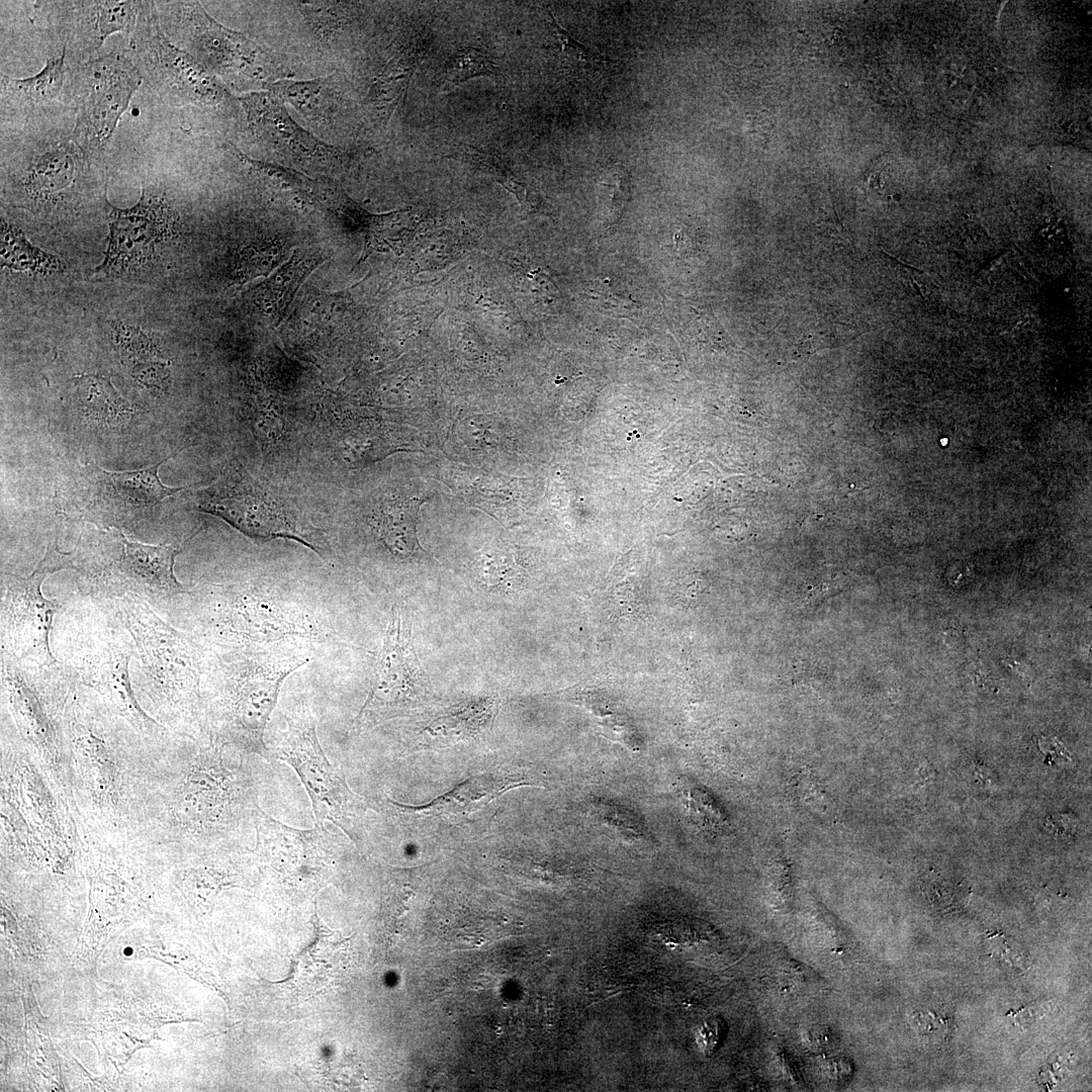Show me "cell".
Returning a JSON list of instances; mask_svg holds the SVG:
<instances>
[{"mask_svg":"<svg viewBox=\"0 0 1092 1092\" xmlns=\"http://www.w3.org/2000/svg\"><path fill=\"white\" fill-rule=\"evenodd\" d=\"M78 12L73 14L83 20L85 26L81 35H85V49L94 51L102 46L107 36L122 32L131 35L134 31L140 12L141 1H82L71 2Z\"/></svg>","mask_w":1092,"mask_h":1092,"instance_id":"obj_21","label":"cell"},{"mask_svg":"<svg viewBox=\"0 0 1092 1092\" xmlns=\"http://www.w3.org/2000/svg\"><path fill=\"white\" fill-rule=\"evenodd\" d=\"M113 612L134 641L141 659L136 686L159 722L192 739L206 736L202 678L207 648L166 623L135 595L114 599Z\"/></svg>","mask_w":1092,"mask_h":1092,"instance_id":"obj_2","label":"cell"},{"mask_svg":"<svg viewBox=\"0 0 1092 1092\" xmlns=\"http://www.w3.org/2000/svg\"><path fill=\"white\" fill-rule=\"evenodd\" d=\"M74 676L60 712L64 743L74 760L79 784L94 809L118 816L125 800L124 774L111 723L115 718L98 699H88Z\"/></svg>","mask_w":1092,"mask_h":1092,"instance_id":"obj_6","label":"cell"},{"mask_svg":"<svg viewBox=\"0 0 1092 1092\" xmlns=\"http://www.w3.org/2000/svg\"><path fill=\"white\" fill-rule=\"evenodd\" d=\"M172 455L162 461L143 469L130 471H106L92 464L89 468L99 481L129 503L138 506H153L160 504L168 496L185 489L184 486L170 487L164 485L159 477V468Z\"/></svg>","mask_w":1092,"mask_h":1092,"instance_id":"obj_22","label":"cell"},{"mask_svg":"<svg viewBox=\"0 0 1092 1092\" xmlns=\"http://www.w3.org/2000/svg\"><path fill=\"white\" fill-rule=\"evenodd\" d=\"M1046 827L1057 834H1070L1072 833L1074 823L1072 818L1067 815H1055L1053 818H1049Z\"/></svg>","mask_w":1092,"mask_h":1092,"instance_id":"obj_39","label":"cell"},{"mask_svg":"<svg viewBox=\"0 0 1092 1092\" xmlns=\"http://www.w3.org/2000/svg\"><path fill=\"white\" fill-rule=\"evenodd\" d=\"M273 758L290 765L310 800L315 824L331 821L356 845L362 840L366 804L331 764L316 734L315 719L305 702L284 715L273 738Z\"/></svg>","mask_w":1092,"mask_h":1092,"instance_id":"obj_5","label":"cell"},{"mask_svg":"<svg viewBox=\"0 0 1092 1092\" xmlns=\"http://www.w3.org/2000/svg\"><path fill=\"white\" fill-rule=\"evenodd\" d=\"M1061 126L1065 131L1071 134H1078L1081 130L1080 124L1074 120L1065 119L1063 123H1061Z\"/></svg>","mask_w":1092,"mask_h":1092,"instance_id":"obj_40","label":"cell"},{"mask_svg":"<svg viewBox=\"0 0 1092 1092\" xmlns=\"http://www.w3.org/2000/svg\"><path fill=\"white\" fill-rule=\"evenodd\" d=\"M74 141L87 160L106 150L143 76L126 57L110 54L86 63L78 75Z\"/></svg>","mask_w":1092,"mask_h":1092,"instance_id":"obj_11","label":"cell"},{"mask_svg":"<svg viewBox=\"0 0 1092 1092\" xmlns=\"http://www.w3.org/2000/svg\"><path fill=\"white\" fill-rule=\"evenodd\" d=\"M244 158L257 177L269 187L303 205L320 204V180H312L282 166L253 161L247 157Z\"/></svg>","mask_w":1092,"mask_h":1092,"instance_id":"obj_31","label":"cell"},{"mask_svg":"<svg viewBox=\"0 0 1092 1092\" xmlns=\"http://www.w3.org/2000/svg\"><path fill=\"white\" fill-rule=\"evenodd\" d=\"M429 694L410 625L394 604L369 694L354 718L351 730L361 731L402 716L426 701Z\"/></svg>","mask_w":1092,"mask_h":1092,"instance_id":"obj_10","label":"cell"},{"mask_svg":"<svg viewBox=\"0 0 1092 1092\" xmlns=\"http://www.w3.org/2000/svg\"><path fill=\"white\" fill-rule=\"evenodd\" d=\"M116 618L114 612L106 615L89 608L64 613L56 634L63 666L139 736L159 737L167 728L143 709L134 695L129 664L136 647L118 619L113 624Z\"/></svg>","mask_w":1092,"mask_h":1092,"instance_id":"obj_4","label":"cell"},{"mask_svg":"<svg viewBox=\"0 0 1092 1092\" xmlns=\"http://www.w3.org/2000/svg\"><path fill=\"white\" fill-rule=\"evenodd\" d=\"M554 32L561 44V63L568 73L580 75L598 70L605 64V60L597 52H593L584 44L578 42L565 30L548 12Z\"/></svg>","mask_w":1092,"mask_h":1092,"instance_id":"obj_33","label":"cell"},{"mask_svg":"<svg viewBox=\"0 0 1092 1092\" xmlns=\"http://www.w3.org/2000/svg\"><path fill=\"white\" fill-rule=\"evenodd\" d=\"M131 376L145 387L164 392L170 383V369L168 364L159 360H147L136 362L130 370Z\"/></svg>","mask_w":1092,"mask_h":1092,"instance_id":"obj_37","label":"cell"},{"mask_svg":"<svg viewBox=\"0 0 1092 1092\" xmlns=\"http://www.w3.org/2000/svg\"><path fill=\"white\" fill-rule=\"evenodd\" d=\"M524 776L493 770L475 775L448 793L428 804L407 806L390 801L391 805L407 814L425 816H452L468 814L480 809L503 793L519 786L531 785Z\"/></svg>","mask_w":1092,"mask_h":1092,"instance_id":"obj_19","label":"cell"},{"mask_svg":"<svg viewBox=\"0 0 1092 1092\" xmlns=\"http://www.w3.org/2000/svg\"><path fill=\"white\" fill-rule=\"evenodd\" d=\"M424 500L410 498L385 510L377 521L376 532L395 556L411 557L422 547L417 534L419 512Z\"/></svg>","mask_w":1092,"mask_h":1092,"instance_id":"obj_26","label":"cell"},{"mask_svg":"<svg viewBox=\"0 0 1092 1092\" xmlns=\"http://www.w3.org/2000/svg\"><path fill=\"white\" fill-rule=\"evenodd\" d=\"M131 48L157 91L196 105L215 107L226 98L218 80L191 54L173 44L160 26L153 2H141Z\"/></svg>","mask_w":1092,"mask_h":1092,"instance_id":"obj_12","label":"cell"},{"mask_svg":"<svg viewBox=\"0 0 1092 1092\" xmlns=\"http://www.w3.org/2000/svg\"><path fill=\"white\" fill-rule=\"evenodd\" d=\"M496 702L485 698L455 706L435 718L426 728L428 734L438 739L454 741L475 736L492 721Z\"/></svg>","mask_w":1092,"mask_h":1092,"instance_id":"obj_27","label":"cell"},{"mask_svg":"<svg viewBox=\"0 0 1092 1092\" xmlns=\"http://www.w3.org/2000/svg\"><path fill=\"white\" fill-rule=\"evenodd\" d=\"M108 204V245L97 273H119L141 266L174 231L175 216L168 203L145 189L132 207Z\"/></svg>","mask_w":1092,"mask_h":1092,"instance_id":"obj_15","label":"cell"},{"mask_svg":"<svg viewBox=\"0 0 1092 1092\" xmlns=\"http://www.w3.org/2000/svg\"><path fill=\"white\" fill-rule=\"evenodd\" d=\"M939 85L942 91L948 96L967 91L965 78H962L948 70L942 71L939 75Z\"/></svg>","mask_w":1092,"mask_h":1092,"instance_id":"obj_38","label":"cell"},{"mask_svg":"<svg viewBox=\"0 0 1092 1092\" xmlns=\"http://www.w3.org/2000/svg\"><path fill=\"white\" fill-rule=\"evenodd\" d=\"M66 47L57 59L49 60L32 77L14 79L1 74V99L20 107L43 106L61 95L66 80Z\"/></svg>","mask_w":1092,"mask_h":1092,"instance_id":"obj_24","label":"cell"},{"mask_svg":"<svg viewBox=\"0 0 1092 1092\" xmlns=\"http://www.w3.org/2000/svg\"><path fill=\"white\" fill-rule=\"evenodd\" d=\"M447 157L465 162L492 176L498 183L513 192L527 210L535 211L539 208L540 201L534 190L521 181L515 171L498 155L474 147L462 146Z\"/></svg>","mask_w":1092,"mask_h":1092,"instance_id":"obj_30","label":"cell"},{"mask_svg":"<svg viewBox=\"0 0 1092 1092\" xmlns=\"http://www.w3.org/2000/svg\"><path fill=\"white\" fill-rule=\"evenodd\" d=\"M422 59L423 53L419 48L408 46L401 49L377 75L364 98V103L384 112L389 117L403 101Z\"/></svg>","mask_w":1092,"mask_h":1092,"instance_id":"obj_23","label":"cell"},{"mask_svg":"<svg viewBox=\"0 0 1092 1092\" xmlns=\"http://www.w3.org/2000/svg\"><path fill=\"white\" fill-rule=\"evenodd\" d=\"M682 795L689 810L703 825L718 826L724 822L721 810L702 789L686 786L682 789Z\"/></svg>","mask_w":1092,"mask_h":1092,"instance_id":"obj_36","label":"cell"},{"mask_svg":"<svg viewBox=\"0 0 1092 1092\" xmlns=\"http://www.w3.org/2000/svg\"><path fill=\"white\" fill-rule=\"evenodd\" d=\"M244 101L255 131L282 154L308 162L340 159L336 149L297 125L273 94H256Z\"/></svg>","mask_w":1092,"mask_h":1092,"instance_id":"obj_17","label":"cell"},{"mask_svg":"<svg viewBox=\"0 0 1092 1092\" xmlns=\"http://www.w3.org/2000/svg\"><path fill=\"white\" fill-rule=\"evenodd\" d=\"M77 399L82 414L102 424H117L134 413L105 375L83 373L74 377Z\"/></svg>","mask_w":1092,"mask_h":1092,"instance_id":"obj_25","label":"cell"},{"mask_svg":"<svg viewBox=\"0 0 1092 1092\" xmlns=\"http://www.w3.org/2000/svg\"><path fill=\"white\" fill-rule=\"evenodd\" d=\"M210 737L177 767L166 795L167 824L177 839L210 843L223 839L259 808L252 777L231 767L224 748Z\"/></svg>","mask_w":1092,"mask_h":1092,"instance_id":"obj_3","label":"cell"},{"mask_svg":"<svg viewBox=\"0 0 1092 1092\" xmlns=\"http://www.w3.org/2000/svg\"><path fill=\"white\" fill-rule=\"evenodd\" d=\"M115 342L120 352L126 358L135 359V363L151 360V355L157 350L156 344L149 336L136 328L123 324L115 327Z\"/></svg>","mask_w":1092,"mask_h":1092,"instance_id":"obj_35","label":"cell"},{"mask_svg":"<svg viewBox=\"0 0 1092 1092\" xmlns=\"http://www.w3.org/2000/svg\"><path fill=\"white\" fill-rule=\"evenodd\" d=\"M4 791L15 803L32 832L38 848L51 856L66 855L70 836L62 821L60 807L34 764L16 758Z\"/></svg>","mask_w":1092,"mask_h":1092,"instance_id":"obj_16","label":"cell"},{"mask_svg":"<svg viewBox=\"0 0 1092 1092\" xmlns=\"http://www.w3.org/2000/svg\"><path fill=\"white\" fill-rule=\"evenodd\" d=\"M179 32L192 55L211 74L272 83L280 76L273 57L246 34L210 17L197 2H175ZM213 75V74H212Z\"/></svg>","mask_w":1092,"mask_h":1092,"instance_id":"obj_14","label":"cell"},{"mask_svg":"<svg viewBox=\"0 0 1092 1092\" xmlns=\"http://www.w3.org/2000/svg\"><path fill=\"white\" fill-rule=\"evenodd\" d=\"M115 539L122 549L108 567L87 575L89 581L85 595L96 601L114 600L124 595H135L149 605H163L184 595H189L174 572L176 556L182 547L178 544L151 545L128 540L120 530Z\"/></svg>","mask_w":1092,"mask_h":1092,"instance_id":"obj_13","label":"cell"},{"mask_svg":"<svg viewBox=\"0 0 1092 1092\" xmlns=\"http://www.w3.org/2000/svg\"><path fill=\"white\" fill-rule=\"evenodd\" d=\"M88 161L75 141L47 143L33 152L21 176V187L35 204H53L71 189Z\"/></svg>","mask_w":1092,"mask_h":1092,"instance_id":"obj_18","label":"cell"},{"mask_svg":"<svg viewBox=\"0 0 1092 1092\" xmlns=\"http://www.w3.org/2000/svg\"><path fill=\"white\" fill-rule=\"evenodd\" d=\"M308 661L305 651L287 643L249 650L207 648L202 678L207 736L271 762L267 724L284 680Z\"/></svg>","mask_w":1092,"mask_h":1092,"instance_id":"obj_1","label":"cell"},{"mask_svg":"<svg viewBox=\"0 0 1092 1092\" xmlns=\"http://www.w3.org/2000/svg\"><path fill=\"white\" fill-rule=\"evenodd\" d=\"M923 892L932 907L938 911L957 909L967 898V889L961 884L938 876L925 879Z\"/></svg>","mask_w":1092,"mask_h":1092,"instance_id":"obj_34","label":"cell"},{"mask_svg":"<svg viewBox=\"0 0 1092 1092\" xmlns=\"http://www.w3.org/2000/svg\"><path fill=\"white\" fill-rule=\"evenodd\" d=\"M198 511L258 539L297 541L323 555L322 538L292 507L259 483L241 464H230L213 484L191 494Z\"/></svg>","mask_w":1092,"mask_h":1092,"instance_id":"obj_7","label":"cell"},{"mask_svg":"<svg viewBox=\"0 0 1092 1092\" xmlns=\"http://www.w3.org/2000/svg\"><path fill=\"white\" fill-rule=\"evenodd\" d=\"M75 568L74 551L62 552L57 543L52 542L29 576L3 573L1 650L26 665L52 667L58 664L51 651L50 633L60 607L42 596L40 585L50 573Z\"/></svg>","mask_w":1092,"mask_h":1092,"instance_id":"obj_8","label":"cell"},{"mask_svg":"<svg viewBox=\"0 0 1092 1092\" xmlns=\"http://www.w3.org/2000/svg\"><path fill=\"white\" fill-rule=\"evenodd\" d=\"M497 67L482 52L466 48L452 56L442 76L445 86H456L471 78L495 76Z\"/></svg>","mask_w":1092,"mask_h":1092,"instance_id":"obj_32","label":"cell"},{"mask_svg":"<svg viewBox=\"0 0 1092 1092\" xmlns=\"http://www.w3.org/2000/svg\"><path fill=\"white\" fill-rule=\"evenodd\" d=\"M2 265L15 271L46 274L59 271L61 260L32 246L17 226L1 220Z\"/></svg>","mask_w":1092,"mask_h":1092,"instance_id":"obj_29","label":"cell"},{"mask_svg":"<svg viewBox=\"0 0 1092 1092\" xmlns=\"http://www.w3.org/2000/svg\"><path fill=\"white\" fill-rule=\"evenodd\" d=\"M326 259L321 248L296 249L286 263L249 289L247 297L280 324L304 279Z\"/></svg>","mask_w":1092,"mask_h":1092,"instance_id":"obj_20","label":"cell"},{"mask_svg":"<svg viewBox=\"0 0 1092 1092\" xmlns=\"http://www.w3.org/2000/svg\"><path fill=\"white\" fill-rule=\"evenodd\" d=\"M58 667V664L52 667L26 665L1 650L2 698L20 736L63 783L65 743L60 724L61 710L53 713V705L47 703L68 692L71 675L67 669L50 696L44 698Z\"/></svg>","mask_w":1092,"mask_h":1092,"instance_id":"obj_9","label":"cell"},{"mask_svg":"<svg viewBox=\"0 0 1092 1092\" xmlns=\"http://www.w3.org/2000/svg\"><path fill=\"white\" fill-rule=\"evenodd\" d=\"M269 85L278 100L288 102L306 118L315 120L331 115L335 102L331 77L304 81L278 79Z\"/></svg>","mask_w":1092,"mask_h":1092,"instance_id":"obj_28","label":"cell"}]
</instances>
